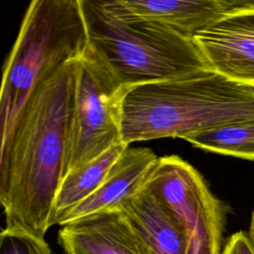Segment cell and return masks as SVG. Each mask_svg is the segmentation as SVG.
Instances as JSON below:
<instances>
[{"instance_id":"cell-1","label":"cell","mask_w":254,"mask_h":254,"mask_svg":"<svg viewBox=\"0 0 254 254\" xmlns=\"http://www.w3.org/2000/svg\"><path fill=\"white\" fill-rule=\"evenodd\" d=\"M77 60L36 86L0 148V201L6 229L44 238L72 122Z\"/></svg>"},{"instance_id":"cell-2","label":"cell","mask_w":254,"mask_h":254,"mask_svg":"<svg viewBox=\"0 0 254 254\" xmlns=\"http://www.w3.org/2000/svg\"><path fill=\"white\" fill-rule=\"evenodd\" d=\"M248 120H254V88L209 68L129 87L123 100L122 142L185 139Z\"/></svg>"},{"instance_id":"cell-3","label":"cell","mask_w":254,"mask_h":254,"mask_svg":"<svg viewBox=\"0 0 254 254\" xmlns=\"http://www.w3.org/2000/svg\"><path fill=\"white\" fill-rule=\"evenodd\" d=\"M88 46L132 86L211 68L194 40L131 12L120 0H79Z\"/></svg>"},{"instance_id":"cell-4","label":"cell","mask_w":254,"mask_h":254,"mask_svg":"<svg viewBox=\"0 0 254 254\" xmlns=\"http://www.w3.org/2000/svg\"><path fill=\"white\" fill-rule=\"evenodd\" d=\"M88 46L79 0H34L3 67L1 148L38 84L64 64L78 60Z\"/></svg>"},{"instance_id":"cell-5","label":"cell","mask_w":254,"mask_h":254,"mask_svg":"<svg viewBox=\"0 0 254 254\" xmlns=\"http://www.w3.org/2000/svg\"><path fill=\"white\" fill-rule=\"evenodd\" d=\"M127 89L101 57L87 46L76 63L64 176L122 143V110Z\"/></svg>"},{"instance_id":"cell-6","label":"cell","mask_w":254,"mask_h":254,"mask_svg":"<svg viewBox=\"0 0 254 254\" xmlns=\"http://www.w3.org/2000/svg\"><path fill=\"white\" fill-rule=\"evenodd\" d=\"M183 226L187 254H220L226 206L209 190L201 175L179 156L160 157L144 186Z\"/></svg>"},{"instance_id":"cell-7","label":"cell","mask_w":254,"mask_h":254,"mask_svg":"<svg viewBox=\"0 0 254 254\" xmlns=\"http://www.w3.org/2000/svg\"><path fill=\"white\" fill-rule=\"evenodd\" d=\"M193 40L211 69L254 88V0H245Z\"/></svg>"},{"instance_id":"cell-8","label":"cell","mask_w":254,"mask_h":254,"mask_svg":"<svg viewBox=\"0 0 254 254\" xmlns=\"http://www.w3.org/2000/svg\"><path fill=\"white\" fill-rule=\"evenodd\" d=\"M119 211L140 254H187L188 241L183 226L166 204L146 188Z\"/></svg>"},{"instance_id":"cell-9","label":"cell","mask_w":254,"mask_h":254,"mask_svg":"<svg viewBox=\"0 0 254 254\" xmlns=\"http://www.w3.org/2000/svg\"><path fill=\"white\" fill-rule=\"evenodd\" d=\"M158 159L149 148L128 147L112 166L101 186L70 210L60 225L88 215L119 210L142 190Z\"/></svg>"},{"instance_id":"cell-10","label":"cell","mask_w":254,"mask_h":254,"mask_svg":"<svg viewBox=\"0 0 254 254\" xmlns=\"http://www.w3.org/2000/svg\"><path fill=\"white\" fill-rule=\"evenodd\" d=\"M58 241L65 254H140L119 210L64 224L59 230Z\"/></svg>"},{"instance_id":"cell-11","label":"cell","mask_w":254,"mask_h":254,"mask_svg":"<svg viewBox=\"0 0 254 254\" xmlns=\"http://www.w3.org/2000/svg\"><path fill=\"white\" fill-rule=\"evenodd\" d=\"M131 12L192 38L245 0H120Z\"/></svg>"},{"instance_id":"cell-12","label":"cell","mask_w":254,"mask_h":254,"mask_svg":"<svg viewBox=\"0 0 254 254\" xmlns=\"http://www.w3.org/2000/svg\"><path fill=\"white\" fill-rule=\"evenodd\" d=\"M129 147L125 143L114 145L97 158L67 173L57 192L49 226L61 224L66 214L90 196L103 183L110 169Z\"/></svg>"},{"instance_id":"cell-13","label":"cell","mask_w":254,"mask_h":254,"mask_svg":"<svg viewBox=\"0 0 254 254\" xmlns=\"http://www.w3.org/2000/svg\"><path fill=\"white\" fill-rule=\"evenodd\" d=\"M184 140L208 152L254 161V120L215 127Z\"/></svg>"},{"instance_id":"cell-14","label":"cell","mask_w":254,"mask_h":254,"mask_svg":"<svg viewBox=\"0 0 254 254\" xmlns=\"http://www.w3.org/2000/svg\"><path fill=\"white\" fill-rule=\"evenodd\" d=\"M0 254H54L44 238L25 232L2 229Z\"/></svg>"},{"instance_id":"cell-15","label":"cell","mask_w":254,"mask_h":254,"mask_svg":"<svg viewBox=\"0 0 254 254\" xmlns=\"http://www.w3.org/2000/svg\"><path fill=\"white\" fill-rule=\"evenodd\" d=\"M220 254H254V244L248 232L240 230L230 235Z\"/></svg>"},{"instance_id":"cell-16","label":"cell","mask_w":254,"mask_h":254,"mask_svg":"<svg viewBox=\"0 0 254 254\" xmlns=\"http://www.w3.org/2000/svg\"><path fill=\"white\" fill-rule=\"evenodd\" d=\"M248 234L250 236L251 241L254 244V209L252 210L251 213V218H250V224H249V230H248Z\"/></svg>"}]
</instances>
